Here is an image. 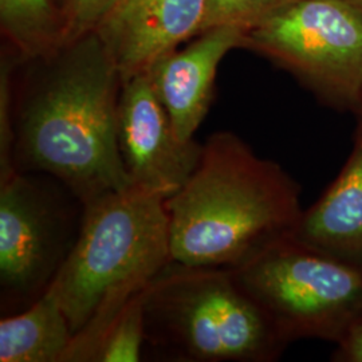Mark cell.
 Masks as SVG:
<instances>
[{
	"mask_svg": "<svg viewBox=\"0 0 362 362\" xmlns=\"http://www.w3.org/2000/svg\"><path fill=\"white\" fill-rule=\"evenodd\" d=\"M356 115H357V116H362V104L361 106H360V109H358V112H357Z\"/></svg>",
	"mask_w": 362,
	"mask_h": 362,
	"instance_id": "obj_20",
	"label": "cell"
},
{
	"mask_svg": "<svg viewBox=\"0 0 362 362\" xmlns=\"http://www.w3.org/2000/svg\"><path fill=\"white\" fill-rule=\"evenodd\" d=\"M146 346L176 362H274L290 345L231 269L170 262L144 296Z\"/></svg>",
	"mask_w": 362,
	"mask_h": 362,
	"instance_id": "obj_4",
	"label": "cell"
},
{
	"mask_svg": "<svg viewBox=\"0 0 362 362\" xmlns=\"http://www.w3.org/2000/svg\"><path fill=\"white\" fill-rule=\"evenodd\" d=\"M288 344H336L362 318V272L287 235L231 269Z\"/></svg>",
	"mask_w": 362,
	"mask_h": 362,
	"instance_id": "obj_5",
	"label": "cell"
},
{
	"mask_svg": "<svg viewBox=\"0 0 362 362\" xmlns=\"http://www.w3.org/2000/svg\"><path fill=\"white\" fill-rule=\"evenodd\" d=\"M122 78L95 31L13 74V165L62 182L86 204L128 188L118 148Z\"/></svg>",
	"mask_w": 362,
	"mask_h": 362,
	"instance_id": "obj_1",
	"label": "cell"
},
{
	"mask_svg": "<svg viewBox=\"0 0 362 362\" xmlns=\"http://www.w3.org/2000/svg\"><path fill=\"white\" fill-rule=\"evenodd\" d=\"M83 203L62 182L15 170L0 180L1 315L47 293L77 240Z\"/></svg>",
	"mask_w": 362,
	"mask_h": 362,
	"instance_id": "obj_7",
	"label": "cell"
},
{
	"mask_svg": "<svg viewBox=\"0 0 362 362\" xmlns=\"http://www.w3.org/2000/svg\"><path fill=\"white\" fill-rule=\"evenodd\" d=\"M243 49L337 110L362 104V15L349 0H297L247 30Z\"/></svg>",
	"mask_w": 362,
	"mask_h": 362,
	"instance_id": "obj_6",
	"label": "cell"
},
{
	"mask_svg": "<svg viewBox=\"0 0 362 362\" xmlns=\"http://www.w3.org/2000/svg\"><path fill=\"white\" fill-rule=\"evenodd\" d=\"M172 260L235 269L294 230L300 185L233 132L203 144L194 173L165 200Z\"/></svg>",
	"mask_w": 362,
	"mask_h": 362,
	"instance_id": "obj_2",
	"label": "cell"
},
{
	"mask_svg": "<svg viewBox=\"0 0 362 362\" xmlns=\"http://www.w3.org/2000/svg\"><path fill=\"white\" fill-rule=\"evenodd\" d=\"M64 4H65L66 8H67V13H69V4H70V0H61Z\"/></svg>",
	"mask_w": 362,
	"mask_h": 362,
	"instance_id": "obj_19",
	"label": "cell"
},
{
	"mask_svg": "<svg viewBox=\"0 0 362 362\" xmlns=\"http://www.w3.org/2000/svg\"><path fill=\"white\" fill-rule=\"evenodd\" d=\"M118 148L130 184L167 200L194 173L203 144L177 136L146 71L122 82Z\"/></svg>",
	"mask_w": 362,
	"mask_h": 362,
	"instance_id": "obj_8",
	"label": "cell"
},
{
	"mask_svg": "<svg viewBox=\"0 0 362 362\" xmlns=\"http://www.w3.org/2000/svg\"><path fill=\"white\" fill-rule=\"evenodd\" d=\"M204 13L206 0H118L94 31L124 82L194 39Z\"/></svg>",
	"mask_w": 362,
	"mask_h": 362,
	"instance_id": "obj_9",
	"label": "cell"
},
{
	"mask_svg": "<svg viewBox=\"0 0 362 362\" xmlns=\"http://www.w3.org/2000/svg\"><path fill=\"white\" fill-rule=\"evenodd\" d=\"M349 1L362 15V0H349Z\"/></svg>",
	"mask_w": 362,
	"mask_h": 362,
	"instance_id": "obj_18",
	"label": "cell"
},
{
	"mask_svg": "<svg viewBox=\"0 0 362 362\" xmlns=\"http://www.w3.org/2000/svg\"><path fill=\"white\" fill-rule=\"evenodd\" d=\"M170 262L163 196L130 184L83 204L77 240L50 286L74 333L64 362H90L119 311Z\"/></svg>",
	"mask_w": 362,
	"mask_h": 362,
	"instance_id": "obj_3",
	"label": "cell"
},
{
	"mask_svg": "<svg viewBox=\"0 0 362 362\" xmlns=\"http://www.w3.org/2000/svg\"><path fill=\"white\" fill-rule=\"evenodd\" d=\"M3 45L22 61L52 55L70 42V21L61 0H0Z\"/></svg>",
	"mask_w": 362,
	"mask_h": 362,
	"instance_id": "obj_13",
	"label": "cell"
},
{
	"mask_svg": "<svg viewBox=\"0 0 362 362\" xmlns=\"http://www.w3.org/2000/svg\"><path fill=\"white\" fill-rule=\"evenodd\" d=\"M294 1L297 0H206L200 33L220 26L239 27L247 31Z\"/></svg>",
	"mask_w": 362,
	"mask_h": 362,
	"instance_id": "obj_15",
	"label": "cell"
},
{
	"mask_svg": "<svg viewBox=\"0 0 362 362\" xmlns=\"http://www.w3.org/2000/svg\"><path fill=\"white\" fill-rule=\"evenodd\" d=\"M290 236L362 272V116L342 168Z\"/></svg>",
	"mask_w": 362,
	"mask_h": 362,
	"instance_id": "obj_11",
	"label": "cell"
},
{
	"mask_svg": "<svg viewBox=\"0 0 362 362\" xmlns=\"http://www.w3.org/2000/svg\"><path fill=\"white\" fill-rule=\"evenodd\" d=\"M74 333L49 288L25 310L0 321V361L64 362Z\"/></svg>",
	"mask_w": 362,
	"mask_h": 362,
	"instance_id": "obj_12",
	"label": "cell"
},
{
	"mask_svg": "<svg viewBox=\"0 0 362 362\" xmlns=\"http://www.w3.org/2000/svg\"><path fill=\"white\" fill-rule=\"evenodd\" d=\"M245 35L246 30L239 27L208 28L148 70L156 94L182 140H194L214 101L220 62L233 49L243 47Z\"/></svg>",
	"mask_w": 362,
	"mask_h": 362,
	"instance_id": "obj_10",
	"label": "cell"
},
{
	"mask_svg": "<svg viewBox=\"0 0 362 362\" xmlns=\"http://www.w3.org/2000/svg\"><path fill=\"white\" fill-rule=\"evenodd\" d=\"M148 288V287H146ZM146 288L130 299L107 327L90 362H139L146 346L144 296Z\"/></svg>",
	"mask_w": 362,
	"mask_h": 362,
	"instance_id": "obj_14",
	"label": "cell"
},
{
	"mask_svg": "<svg viewBox=\"0 0 362 362\" xmlns=\"http://www.w3.org/2000/svg\"><path fill=\"white\" fill-rule=\"evenodd\" d=\"M118 0H70V42L94 31Z\"/></svg>",
	"mask_w": 362,
	"mask_h": 362,
	"instance_id": "obj_16",
	"label": "cell"
},
{
	"mask_svg": "<svg viewBox=\"0 0 362 362\" xmlns=\"http://www.w3.org/2000/svg\"><path fill=\"white\" fill-rule=\"evenodd\" d=\"M334 345L332 361L362 362V318L350 325Z\"/></svg>",
	"mask_w": 362,
	"mask_h": 362,
	"instance_id": "obj_17",
	"label": "cell"
}]
</instances>
